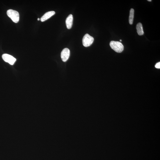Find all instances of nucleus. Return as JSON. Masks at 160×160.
Returning a JSON list of instances; mask_svg holds the SVG:
<instances>
[{
    "label": "nucleus",
    "mask_w": 160,
    "mask_h": 160,
    "mask_svg": "<svg viewBox=\"0 0 160 160\" xmlns=\"http://www.w3.org/2000/svg\"><path fill=\"white\" fill-rule=\"evenodd\" d=\"M110 45L113 50L118 53H120L124 50V46L120 42L111 41L110 42Z\"/></svg>",
    "instance_id": "1"
},
{
    "label": "nucleus",
    "mask_w": 160,
    "mask_h": 160,
    "mask_svg": "<svg viewBox=\"0 0 160 160\" xmlns=\"http://www.w3.org/2000/svg\"><path fill=\"white\" fill-rule=\"evenodd\" d=\"M7 13L8 17L11 18L14 23H17L19 21V12L17 11L10 9L7 11Z\"/></svg>",
    "instance_id": "2"
},
{
    "label": "nucleus",
    "mask_w": 160,
    "mask_h": 160,
    "mask_svg": "<svg viewBox=\"0 0 160 160\" xmlns=\"http://www.w3.org/2000/svg\"><path fill=\"white\" fill-rule=\"evenodd\" d=\"M94 40V38L89 34H87L83 37L82 41L83 45L85 47H88L90 46Z\"/></svg>",
    "instance_id": "3"
},
{
    "label": "nucleus",
    "mask_w": 160,
    "mask_h": 160,
    "mask_svg": "<svg viewBox=\"0 0 160 160\" xmlns=\"http://www.w3.org/2000/svg\"><path fill=\"white\" fill-rule=\"evenodd\" d=\"M2 57L5 62L8 63L11 65H13L16 61V58L7 54H3L2 56Z\"/></svg>",
    "instance_id": "4"
},
{
    "label": "nucleus",
    "mask_w": 160,
    "mask_h": 160,
    "mask_svg": "<svg viewBox=\"0 0 160 160\" xmlns=\"http://www.w3.org/2000/svg\"><path fill=\"white\" fill-rule=\"evenodd\" d=\"M70 55V51L68 48H65L61 53V57L63 61L65 62L68 59Z\"/></svg>",
    "instance_id": "5"
},
{
    "label": "nucleus",
    "mask_w": 160,
    "mask_h": 160,
    "mask_svg": "<svg viewBox=\"0 0 160 160\" xmlns=\"http://www.w3.org/2000/svg\"><path fill=\"white\" fill-rule=\"evenodd\" d=\"M55 14V12L54 11H50L47 12L42 16L40 19L42 22H44L46 20L49 19L50 18L54 15Z\"/></svg>",
    "instance_id": "6"
},
{
    "label": "nucleus",
    "mask_w": 160,
    "mask_h": 160,
    "mask_svg": "<svg viewBox=\"0 0 160 160\" xmlns=\"http://www.w3.org/2000/svg\"><path fill=\"white\" fill-rule=\"evenodd\" d=\"M73 17L72 14H70L67 18L66 21V27L68 29L71 28L73 22Z\"/></svg>",
    "instance_id": "7"
},
{
    "label": "nucleus",
    "mask_w": 160,
    "mask_h": 160,
    "mask_svg": "<svg viewBox=\"0 0 160 160\" xmlns=\"http://www.w3.org/2000/svg\"><path fill=\"white\" fill-rule=\"evenodd\" d=\"M138 34L140 36L144 34L142 25L141 23H139L137 24L136 26Z\"/></svg>",
    "instance_id": "8"
},
{
    "label": "nucleus",
    "mask_w": 160,
    "mask_h": 160,
    "mask_svg": "<svg viewBox=\"0 0 160 160\" xmlns=\"http://www.w3.org/2000/svg\"><path fill=\"white\" fill-rule=\"evenodd\" d=\"M134 13V10L133 9H131L130 11L129 19V23L131 25H132L133 24Z\"/></svg>",
    "instance_id": "9"
},
{
    "label": "nucleus",
    "mask_w": 160,
    "mask_h": 160,
    "mask_svg": "<svg viewBox=\"0 0 160 160\" xmlns=\"http://www.w3.org/2000/svg\"><path fill=\"white\" fill-rule=\"evenodd\" d=\"M155 67L157 68H160V62H159L156 64L155 65Z\"/></svg>",
    "instance_id": "10"
},
{
    "label": "nucleus",
    "mask_w": 160,
    "mask_h": 160,
    "mask_svg": "<svg viewBox=\"0 0 160 160\" xmlns=\"http://www.w3.org/2000/svg\"><path fill=\"white\" fill-rule=\"evenodd\" d=\"M147 1L149 2H151V0H148Z\"/></svg>",
    "instance_id": "11"
},
{
    "label": "nucleus",
    "mask_w": 160,
    "mask_h": 160,
    "mask_svg": "<svg viewBox=\"0 0 160 160\" xmlns=\"http://www.w3.org/2000/svg\"><path fill=\"white\" fill-rule=\"evenodd\" d=\"M40 20V19H39V18H38V19H37L38 21H39Z\"/></svg>",
    "instance_id": "12"
},
{
    "label": "nucleus",
    "mask_w": 160,
    "mask_h": 160,
    "mask_svg": "<svg viewBox=\"0 0 160 160\" xmlns=\"http://www.w3.org/2000/svg\"><path fill=\"white\" fill-rule=\"evenodd\" d=\"M120 42H121V41H122V40H120Z\"/></svg>",
    "instance_id": "13"
}]
</instances>
